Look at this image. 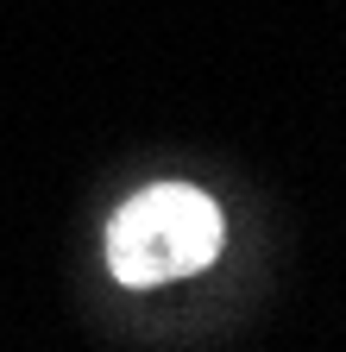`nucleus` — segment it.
Here are the masks:
<instances>
[{
  "label": "nucleus",
  "mask_w": 346,
  "mask_h": 352,
  "mask_svg": "<svg viewBox=\"0 0 346 352\" xmlns=\"http://www.w3.org/2000/svg\"><path fill=\"white\" fill-rule=\"evenodd\" d=\"M221 208L202 189L158 183L139 189L113 220H107V271L126 289H158L170 277H189L221 252Z\"/></svg>",
  "instance_id": "f257e3e1"
}]
</instances>
